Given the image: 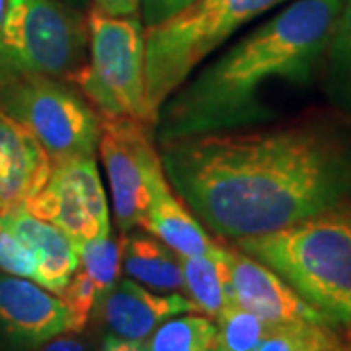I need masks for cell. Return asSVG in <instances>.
<instances>
[{
	"label": "cell",
	"instance_id": "6da1fadb",
	"mask_svg": "<svg viewBox=\"0 0 351 351\" xmlns=\"http://www.w3.org/2000/svg\"><path fill=\"white\" fill-rule=\"evenodd\" d=\"M158 143L168 184L217 239L271 234L351 199V127L330 117Z\"/></svg>",
	"mask_w": 351,
	"mask_h": 351
},
{
	"label": "cell",
	"instance_id": "7a4b0ae2",
	"mask_svg": "<svg viewBox=\"0 0 351 351\" xmlns=\"http://www.w3.org/2000/svg\"><path fill=\"white\" fill-rule=\"evenodd\" d=\"M341 4L343 0H291L199 73H191L158 112V141L267 121L274 112L263 101L265 88L311 82L326 55Z\"/></svg>",
	"mask_w": 351,
	"mask_h": 351
},
{
	"label": "cell",
	"instance_id": "3957f363",
	"mask_svg": "<svg viewBox=\"0 0 351 351\" xmlns=\"http://www.w3.org/2000/svg\"><path fill=\"white\" fill-rule=\"evenodd\" d=\"M234 246L271 267L334 326L351 328L350 203Z\"/></svg>",
	"mask_w": 351,
	"mask_h": 351
},
{
	"label": "cell",
	"instance_id": "277c9868",
	"mask_svg": "<svg viewBox=\"0 0 351 351\" xmlns=\"http://www.w3.org/2000/svg\"><path fill=\"white\" fill-rule=\"evenodd\" d=\"M291 0H197L162 24L145 27V86L154 125L178 88L240 27Z\"/></svg>",
	"mask_w": 351,
	"mask_h": 351
},
{
	"label": "cell",
	"instance_id": "5b68a950",
	"mask_svg": "<svg viewBox=\"0 0 351 351\" xmlns=\"http://www.w3.org/2000/svg\"><path fill=\"white\" fill-rule=\"evenodd\" d=\"M90 61L76 71L75 84L101 117H129L154 127L145 86V25L138 16L88 12Z\"/></svg>",
	"mask_w": 351,
	"mask_h": 351
},
{
	"label": "cell",
	"instance_id": "8992f818",
	"mask_svg": "<svg viewBox=\"0 0 351 351\" xmlns=\"http://www.w3.org/2000/svg\"><path fill=\"white\" fill-rule=\"evenodd\" d=\"M0 106L38 138L53 164L96 156L101 115L64 80L14 75L0 82Z\"/></svg>",
	"mask_w": 351,
	"mask_h": 351
},
{
	"label": "cell",
	"instance_id": "52a82bcc",
	"mask_svg": "<svg viewBox=\"0 0 351 351\" xmlns=\"http://www.w3.org/2000/svg\"><path fill=\"white\" fill-rule=\"evenodd\" d=\"M86 22L71 4L63 0H8L2 49L10 76H47L66 82L86 64Z\"/></svg>",
	"mask_w": 351,
	"mask_h": 351
},
{
	"label": "cell",
	"instance_id": "ba28073f",
	"mask_svg": "<svg viewBox=\"0 0 351 351\" xmlns=\"http://www.w3.org/2000/svg\"><path fill=\"white\" fill-rule=\"evenodd\" d=\"M154 127L129 117H101L98 143L110 184L115 225L121 234L141 228L149 201L152 176L162 162L152 143Z\"/></svg>",
	"mask_w": 351,
	"mask_h": 351
},
{
	"label": "cell",
	"instance_id": "9c48e42d",
	"mask_svg": "<svg viewBox=\"0 0 351 351\" xmlns=\"http://www.w3.org/2000/svg\"><path fill=\"white\" fill-rule=\"evenodd\" d=\"M24 207L61 228L75 246L112 232L110 205L96 156L53 164L45 186Z\"/></svg>",
	"mask_w": 351,
	"mask_h": 351
},
{
	"label": "cell",
	"instance_id": "30bf717a",
	"mask_svg": "<svg viewBox=\"0 0 351 351\" xmlns=\"http://www.w3.org/2000/svg\"><path fill=\"white\" fill-rule=\"evenodd\" d=\"M80 334L63 299L32 279L0 271V343L10 351H34L45 341Z\"/></svg>",
	"mask_w": 351,
	"mask_h": 351
},
{
	"label": "cell",
	"instance_id": "8fae6325",
	"mask_svg": "<svg viewBox=\"0 0 351 351\" xmlns=\"http://www.w3.org/2000/svg\"><path fill=\"white\" fill-rule=\"evenodd\" d=\"M226 269L232 302L262 316L274 324H328L334 326L320 311L302 299L295 289L271 267L260 260L226 246Z\"/></svg>",
	"mask_w": 351,
	"mask_h": 351
},
{
	"label": "cell",
	"instance_id": "7c38bea8",
	"mask_svg": "<svg viewBox=\"0 0 351 351\" xmlns=\"http://www.w3.org/2000/svg\"><path fill=\"white\" fill-rule=\"evenodd\" d=\"M94 313L108 328L110 336L145 341L168 318L199 313V308L178 291L158 293L127 277L117 279V283L101 295Z\"/></svg>",
	"mask_w": 351,
	"mask_h": 351
},
{
	"label": "cell",
	"instance_id": "4fadbf2b",
	"mask_svg": "<svg viewBox=\"0 0 351 351\" xmlns=\"http://www.w3.org/2000/svg\"><path fill=\"white\" fill-rule=\"evenodd\" d=\"M49 154L0 106V213L24 207L51 174Z\"/></svg>",
	"mask_w": 351,
	"mask_h": 351
},
{
	"label": "cell",
	"instance_id": "5bb4252c",
	"mask_svg": "<svg viewBox=\"0 0 351 351\" xmlns=\"http://www.w3.org/2000/svg\"><path fill=\"white\" fill-rule=\"evenodd\" d=\"M0 225L8 228L16 239L22 240L36 254L38 274L34 281L51 293L61 295L78 265L75 244L71 239L61 228L41 221L25 207L0 213Z\"/></svg>",
	"mask_w": 351,
	"mask_h": 351
},
{
	"label": "cell",
	"instance_id": "9a60e30c",
	"mask_svg": "<svg viewBox=\"0 0 351 351\" xmlns=\"http://www.w3.org/2000/svg\"><path fill=\"white\" fill-rule=\"evenodd\" d=\"M141 228L162 240L180 256H199L217 250L219 242L191 215L186 203L176 195L160 168L152 176L151 201Z\"/></svg>",
	"mask_w": 351,
	"mask_h": 351
},
{
	"label": "cell",
	"instance_id": "2e32d148",
	"mask_svg": "<svg viewBox=\"0 0 351 351\" xmlns=\"http://www.w3.org/2000/svg\"><path fill=\"white\" fill-rule=\"evenodd\" d=\"M121 269L131 279L152 291H184L178 254L147 230L137 232L135 228L121 234Z\"/></svg>",
	"mask_w": 351,
	"mask_h": 351
},
{
	"label": "cell",
	"instance_id": "e0dca14e",
	"mask_svg": "<svg viewBox=\"0 0 351 351\" xmlns=\"http://www.w3.org/2000/svg\"><path fill=\"white\" fill-rule=\"evenodd\" d=\"M225 244H219L211 254L199 256H180L184 291L189 301L195 302L201 314L215 318L223 308L232 304L230 285H228V269L225 260Z\"/></svg>",
	"mask_w": 351,
	"mask_h": 351
},
{
	"label": "cell",
	"instance_id": "ac0fdd59",
	"mask_svg": "<svg viewBox=\"0 0 351 351\" xmlns=\"http://www.w3.org/2000/svg\"><path fill=\"white\" fill-rule=\"evenodd\" d=\"M141 348L143 351H219L217 324L207 314H178L141 341Z\"/></svg>",
	"mask_w": 351,
	"mask_h": 351
},
{
	"label": "cell",
	"instance_id": "d6986e66",
	"mask_svg": "<svg viewBox=\"0 0 351 351\" xmlns=\"http://www.w3.org/2000/svg\"><path fill=\"white\" fill-rule=\"evenodd\" d=\"M219 336V351H256L277 326L262 316L232 302L213 318Z\"/></svg>",
	"mask_w": 351,
	"mask_h": 351
},
{
	"label": "cell",
	"instance_id": "ffe728a7",
	"mask_svg": "<svg viewBox=\"0 0 351 351\" xmlns=\"http://www.w3.org/2000/svg\"><path fill=\"white\" fill-rule=\"evenodd\" d=\"M256 351H348L336 326L328 324H277Z\"/></svg>",
	"mask_w": 351,
	"mask_h": 351
},
{
	"label": "cell",
	"instance_id": "44dd1931",
	"mask_svg": "<svg viewBox=\"0 0 351 351\" xmlns=\"http://www.w3.org/2000/svg\"><path fill=\"white\" fill-rule=\"evenodd\" d=\"M80 269H84L104 295L117 283L121 274V239L110 234L75 246Z\"/></svg>",
	"mask_w": 351,
	"mask_h": 351
},
{
	"label": "cell",
	"instance_id": "7402d4cb",
	"mask_svg": "<svg viewBox=\"0 0 351 351\" xmlns=\"http://www.w3.org/2000/svg\"><path fill=\"white\" fill-rule=\"evenodd\" d=\"M324 59L332 86L351 106V0H343L341 4Z\"/></svg>",
	"mask_w": 351,
	"mask_h": 351
},
{
	"label": "cell",
	"instance_id": "603a6c76",
	"mask_svg": "<svg viewBox=\"0 0 351 351\" xmlns=\"http://www.w3.org/2000/svg\"><path fill=\"white\" fill-rule=\"evenodd\" d=\"M0 271L8 276L25 277L32 281L38 274L36 254L2 225H0Z\"/></svg>",
	"mask_w": 351,
	"mask_h": 351
},
{
	"label": "cell",
	"instance_id": "cb8c5ba5",
	"mask_svg": "<svg viewBox=\"0 0 351 351\" xmlns=\"http://www.w3.org/2000/svg\"><path fill=\"white\" fill-rule=\"evenodd\" d=\"M193 2L197 0H141L138 16L145 27H152L186 10Z\"/></svg>",
	"mask_w": 351,
	"mask_h": 351
},
{
	"label": "cell",
	"instance_id": "d4e9b609",
	"mask_svg": "<svg viewBox=\"0 0 351 351\" xmlns=\"http://www.w3.org/2000/svg\"><path fill=\"white\" fill-rule=\"evenodd\" d=\"M92 8L110 16H138L141 0H94Z\"/></svg>",
	"mask_w": 351,
	"mask_h": 351
},
{
	"label": "cell",
	"instance_id": "484cf974",
	"mask_svg": "<svg viewBox=\"0 0 351 351\" xmlns=\"http://www.w3.org/2000/svg\"><path fill=\"white\" fill-rule=\"evenodd\" d=\"M34 351H88L86 343L80 339L71 338V336H57V338L45 341L43 346H39Z\"/></svg>",
	"mask_w": 351,
	"mask_h": 351
},
{
	"label": "cell",
	"instance_id": "4316f807",
	"mask_svg": "<svg viewBox=\"0 0 351 351\" xmlns=\"http://www.w3.org/2000/svg\"><path fill=\"white\" fill-rule=\"evenodd\" d=\"M101 351H143L141 341H131V339L117 338V336H108L104 341Z\"/></svg>",
	"mask_w": 351,
	"mask_h": 351
},
{
	"label": "cell",
	"instance_id": "83f0119b",
	"mask_svg": "<svg viewBox=\"0 0 351 351\" xmlns=\"http://www.w3.org/2000/svg\"><path fill=\"white\" fill-rule=\"evenodd\" d=\"M6 4L8 0H0V82L8 78V66L4 61V49H2V24H4V14H6Z\"/></svg>",
	"mask_w": 351,
	"mask_h": 351
},
{
	"label": "cell",
	"instance_id": "f1b7e54d",
	"mask_svg": "<svg viewBox=\"0 0 351 351\" xmlns=\"http://www.w3.org/2000/svg\"><path fill=\"white\" fill-rule=\"evenodd\" d=\"M66 4H76V2H80V0H63Z\"/></svg>",
	"mask_w": 351,
	"mask_h": 351
},
{
	"label": "cell",
	"instance_id": "f546056e",
	"mask_svg": "<svg viewBox=\"0 0 351 351\" xmlns=\"http://www.w3.org/2000/svg\"><path fill=\"white\" fill-rule=\"evenodd\" d=\"M348 351H351V343H348Z\"/></svg>",
	"mask_w": 351,
	"mask_h": 351
}]
</instances>
